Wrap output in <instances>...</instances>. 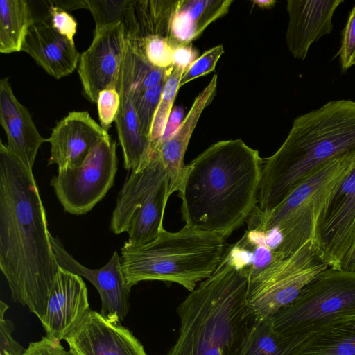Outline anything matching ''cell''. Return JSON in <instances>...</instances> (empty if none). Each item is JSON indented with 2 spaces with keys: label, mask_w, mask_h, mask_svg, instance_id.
<instances>
[{
  "label": "cell",
  "mask_w": 355,
  "mask_h": 355,
  "mask_svg": "<svg viewBox=\"0 0 355 355\" xmlns=\"http://www.w3.org/2000/svg\"><path fill=\"white\" fill-rule=\"evenodd\" d=\"M59 266L33 170L0 141V269L15 302L41 321Z\"/></svg>",
  "instance_id": "cell-1"
},
{
  "label": "cell",
  "mask_w": 355,
  "mask_h": 355,
  "mask_svg": "<svg viewBox=\"0 0 355 355\" xmlns=\"http://www.w3.org/2000/svg\"><path fill=\"white\" fill-rule=\"evenodd\" d=\"M263 159L240 139L218 141L185 165L178 190L185 226L225 239L252 214Z\"/></svg>",
  "instance_id": "cell-2"
},
{
  "label": "cell",
  "mask_w": 355,
  "mask_h": 355,
  "mask_svg": "<svg viewBox=\"0 0 355 355\" xmlns=\"http://www.w3.org/2000/svg\"><path fill=\"white\" fill-rule=\"evenodd\" d=\"M249 254L228 245L212 275L179 304V334L166 355H240L256 319L248 300Z\"/></svg>",
  "instance_id": "cell-3"
},
{
  "label": "cell",
  "mask_w": 355,
  "mask_h": 355,
  "mask_svg": "<svg viewBox=\"0 0 355 355\" xmlns=\"http://www.w3.org/2000/svg\"><path fill=\"white\" fill-rule=\"evenodd\" d=\"M355 153V102L332 101L297 117L279 148L263 159L256 209L268 212L328 162Z\"/></svg>",
  "instance_id": "cell-4"
},
{
  "label": "cell",
  "mask_w": 355,
  "mask_h": 355,
  "mask_svg": "<svg viewBox=\"0 0 355 355\" xmlns=\"http://www.w3.org/2000/svg\"><path fill=\"white\" fill-rule=\"evenodd\" d=\"M227 247L223 236L185 225L175 232L164 230L145 245L126 241L120 257L125 283L131 290L141 281L175 282L191 292L212 275Z\"/></svg>",
  "instance_id": "cell-5"
},
{
  "label": "cell",
  "mask_w": 355,
  "mask_h": 355,
  "mask_svg": "<svg viewBox=\"0 0 355 355\" xmlns=\"http://www.w3.org/2000/svg\"><path fill=\"white\" fill-rule=\"evenodd\" d=\"M355 164V153L335 159L315 171L272 210L256 208L248 231L273 234L272 249L286 257L313 241L315 226L327 198Z\"/></svg>",
  "instance_id": "cell-6"
},
{
  "label": "cell",
  "mask_w": 355,
  "mask_h": 355,
  "mask_svg": "<svg viewBox=\"0 0 355 355\" xmlns=\"http://www.w3.org/2000/svg\"><path fill=\"white\" fill-rule=\"evenodd\" d=\"M271 318L279 334L306 338L331 327L355 322V272L328 267Z\"/></svg>",
  "instance_id": "cell-7"
},
{
  "label": "cell",
  "mask_w": 355,
  "mask_h": 355,
  "mask_svg": "<svg viewBox=\"0 0 355 355\" xmlns=\"http://www.w3.org/2000/svg\"><path fill=\"white\" fill-rule=\"evenodd\" d=\"M328 267L310 241L289 256L248 273L249 305L255 318L272 316L288 305Z\"/></svg>",
  "instance_id": "cell-8"
},
{
  "label": "cell",
  "mask_w": 355,
  "mask_h": 355,
  "mask_svg": "<svg viewBox=\"0 0 355 355\" xmlns=\"http://www.w3.org/2000/svg\"><path fill=\"white\" fill-rule=\"evenodd\" d=\"M116 171V142L109 137L100 141L78 166L58 170L50 184L64 211L82 215L106 195Z\"/></svg>",
  "instance_id": "cell-9"
},
{
  "label": "cell",
  "mask_w": 355,
  "mask_h": 355,
  "mask_svg": "<svg viewBox=\"0 0 355 355\" xmlns=\"http://www.w3.org/2000/svg\"><path fill=\"white\" fill-rule=\"evenodd\" d=\"M313 242L322 260L334 268H340L355 246V164L322 207Z\"/></svg>",
  "instance_id": "cell-10"
},
{
  "label": "cell",
  "mask_w": 355,
  "mask_h": 355,
  "mask_svg": "<svg viewBox=\"0 0 355 355\" xmlns=\"http://www.w3.org/2000/svg\"><path fill=\"white\" fill-rule=\"evenodd\" d=\"M125 45L123 22L94 32L92 42L80 54L78 65L83 95L90 102L96 103L104 89H117Z\"/></svg>",
  "instance_id": "cell-11"
},
{
  "label": "cell",
  "mask_w": 355,
  "mask_h": 355,
  "mask_svg": "<svg viewBox=\"0 0 355 355\" xmlns=\"http://www.w3.org/2000/svg\"><path fill=\"white\" fill-rule=\"evenodd\" d=\"M51 242L59 266L89 280L98 292L101 300L100 313L107 320L121 323L129 311V295L116 251L103 267L92 269L80 263L64 248L60 241L51 234Z\"/></svg>",
  "instance_id": "cell-12"
},
{
  "label": "cell",
  "mask_w": 355,
  "mask_h": 355,
  "mask_svg": "<svg viewBox=\"0 0 355 355\" xmlns=\"http://www.w3.org/2000/svg\"><path fill=\"white\" fill-rule=\"evenodd\" d=\"M90 311L88 292L82 277L60 268L49 291L40 321L46 336L64 340Z\"/></svg>",
  "instance_id": "cell-13"
},
{
  "label": "cell",
  "mask_w": 355,
  "mask_h": 355,
  "mask_svg": "<svg viewBox=\"0 0 355 355\" xmlns=\"http://www.w3.org/2000/svg\"><path fill=\"white\" fill-rule=\"evenodd\" d=\"M117 90L121 102L114 123L123 152L124 167L132 172H138L149 162L150 141L141 131L136 112L133 53L127 39Z\"/></svg>",
  "instance_id": "cell-14"
},
{
  "label": "cell",
  "mask_w": 355,
  "mask_h": 355,
  "mask_svg": "<svg viewBox=\"0 0 355 355\" xmlns=\"http://www.w3.org/2000/svg\"><path fill=\"white\" fill-rule=\"evenodd\" d=\"M64 340L71 355H148L132 331L92 310Z\"/></svg>",
  "instance_id": "cell-15"
},
{
  "label": "cell",
  "mask_w": 355,
  "mask_h": 355,
  "mask_svg": "<svg viewBox=\"0 0 355 355\" xmlns=\"http://www.w3.org/2000/svg\"><path fill=\"white\" fill-rule=\"evenodd\" d=\"M109 137L87 112H69L58 122L48 139L51 144L48 164H57L58 170L76 168L100 141Z\"/></svg>",
  "instance_id": "cell-16"
},
{
  "label": "cell",
  "mask_w": 355,
  "mask_h": 355,
  "mask_svg": "<svg viewBox=\"0 0 355 355\" xmlns=\"http://www.w3.org/2000/svg\"><path fill=\"white\" fill-rule=\"evenodd\" d=\"M343 0H289L288 24L285 40L292 55L301 60L309 48L333 30L332 18Z\"/></svg>",
  "instance_id": "cell-17"
},
{
  "label": "cell",
  "mask_w": 355,
  "mask_h": 355,
  "mask_svg": "<svg viewBox=\"0 0 355 355\" xmlns=\"http://www.w3.org/2000/svg\"><path fill=\"white\" fill-rule=\"evenodd\" d=\"M21 51L56 79L73 73L80 55L74 41L60 34L46 20H36L31 26Z\"/></svg>",
  "instance_id": "cell-18"
},
{
  "label": "cell",
  "mask_w": 355,
  "mask_h": 355,
  "mask_svg": "<svg viewBox=\"0 0 355 355\" xmlns=\"http://www.w3.org/2000/svg\"><path fill=\"white\" fill-rule=\"evenodd\" d=\"M0 123L8 150L33 170L37 151L48 139L40 135L28 110L15 97L8 78L0 80Z\"/></svg>",
  "instance_id": "cell-19"
},
{
  "label": "cell",
  "mask_w": 355,
  "mask_h": 355,
  "mask_svg": "<svg viewBox=\"0 0 355 355\" xmlns=\"http://www.w3.org/2000/svg\"><path fill=\"white\" fill-rule=\"evenodd\" d=\"M217 91V76L195 98L178 128L168 138L159 141L150 153L164 166L168 179L171 195L178 191L185 165L184 157L193 130L204 110L214 100Z\"/></svg>",
  "instance_id": "cell-20"
},
{
  "label": "cell",
  "mask_w": 355,
  "mask_h": 355,
  "mask_svg": "<svg viewBox=\"0 0 355 355\" xmlns=\"http://www.w3.org/2000/svg\"><path fill=\"white\" fill-rule=\"evenodd\" d=\"M166 176L164 166L155 156L150 157L148 164L144 168L132 172L118 196L110 221L112 232L119 234L127 232L135 210Z\"/></svg>",
  "instance_id": "cell-21"
},
{
  "label": "cell",
  "mask_w": 355,
  "mask_h": 355,
  "mask_svg": "<svg viewBox=\"0 0 355 355\" xmlns=\"http://www.w3.org/2000/svg\"><path fill=\"white\" fill-rule=\"evenodd\" d=\"M233 0H179L169 39L175 46L191 44L212 22L226 15Z\"/></svg>",
  "instance_id": "cell-22"
},
{
  "label": "cell",
  "mask_w": 355,
  "mask_h": 355,
  "mask_svg": "<svg viewBox=\"0 0 355 355\" xmlns=\"http://www.w3.org/2000/svg\"><path fill=\"white\" fill-rule=\"evenodd\" d=\"M178 1L130 0L123 22L126 37L130 40L156 36L169 39L171 23Z\"/></svg>",
  "instance_id": "cell-23"
},
{
  "label": "cell",
  "mask_w": 355,
  "mask_h": 355,
  "mask_svg": "<svg viewBox=\"0 0 355 355\" xmlns=\"http://www.w3.org/2000/svg\"><path fill=\"white\" fill-rule=\"evenodd\" d=\"M170 196L168 179L166 176L132 214L126 232L129 243H149L164 230L163 220Z\"/></svg>",
  "instance_id": "cell-24"
},
{
  "label": "cell",
  "mask_w": 355,
  "mask_h": 355,
  "mask_svg": "<svg viewBox=\"0 0 355 355\" xmlns=\"http://www.w3.org/2000/svg\"><path fill=\"white\" fill-rule=\"evenodd\" d=\"M35 22L31 1H0V52H19L26 35Z\"/></svg>",
  "instance_id": "cell-25"
},
{
  "label": "cell",
  "mask_w": 355,
  "mask_h": 355,
  "mask_svg": "<svg viewBox=\"0 0 355 355\" xmlns=\"http://www.w3.org/2000/svg\"><path fill=\"white\" fill-rule=\"evenodd\" d=\"M308 338L279 334L271 316L256 318L240 355H291Z\"/></svg>",
  "instance_id": "cell-26"
},
{
  "label": "cell",
  "mask_w": 355,
  "mask_h": 355,
  "mask_svg": "<svg viewBox=\"0 0 355 355\" xmlns=\"http://www.w3.org/2000/svg\"><path fill=\"white\" fill-rule=\"evenodd\" d=\"M291 355H355V322L312 334Z\"/></svg>",
  "instance_id": "cell-27"
},
{
  "label": "cell",
  "mask_w": 355,
  "mask_h": 355,
  "mask_svg": "<svg viewBox=\"0 0 355 355\" xmlns=\"http://www.w3.org/2000/svg\"><path fill=\"white\" fill-rule=\"evenodd\" d=\"M186 70L173 65L164 83L150 131V153L161 140L173 110V103L180 88V82Z\"/></svg>",
  "instance_id": "cell-28"
},
{
  "label": "cell",
  "mask_w": 355,
  "mask_h": 355,
  "mask_svg": "<svg viewBox=\"0 0 355 355\" xmlns=\"http://www.w3.org/2000/svg\"><path fill=\"white\" fill-rule=\"evenodd\" d=\"M127 40L135 52L153 67L165 69L173 68L175 46L168 38L156 36L137 40Z\"/></svg>",
  "instance_id": "cell-29"
},
{
  "label": "cell",
  "mask_w": 355,
  "mask_h": 355,
  "mask_svg": "<svg viewBox=\"0 0 355 355\" xmlns=\"http://www.w3.org/2000/svg\"><path fill=\"white\" fill-rule=\"evenodd\" d=\"M130 1V0H85V8L91 12L95 21L94 31L123 22Z\"/></svg>",
  "instance_id": "cell-30"
},
{
  "label": "cell",
  "mask_w": 355,
  "mask_h": 355,
  "mask_svg": "<svg viewBox=\"0 0 355 355\" xmlns=\"http://www.w3.org/2000/svg\"><path fill=\"white\" fill-rule=\"evenodd\" d=\"M165 82L166 80L161 82L159 84L144 91L138 96H135L134 94L135 105L140 129L142 134L149 140L153 121L161 99Z\"/></svg>",
  "instance_id": "cell-31"
},
{
  "label": "cell",
  "mask_w": 355,
  "mask_h": 355,
  "mask_svg": "<svg viewBox=\"0 0 355 355\" xmlns=\"http://www.w3.org/2000/svg\"><path fill=\"white\" fill-rule=\"evenodd\" d=\"M223 53V45H218L206 51L197 58L182 76L180 87L214 71L216 63Z\"/></svg>",
  "instance_id": "cell-32"
},
{
  "label": "cell",
  "mask_w": 355,
  "mask_h": 355,
  "mask_svg": "<svg viewBox=\"0 0 355 355\" xmlns=\"http://www.w3.org/2000/svg\"><path fill=\"white\" fill-rule=\"evenodd\" d=\"M120 95L116 88L101 91L97 99V108L100 125L108 132L113 122H115L119 107Z\"/></svg>",
  "instance_id": "cell-33"
},
{
  "label": "cell",
  "mask_w": 355,
  "mask_h": 355,
  "mask_svg": "<svg viewBox=\"0 0 355 355\" xmlns=\"http://www.w3.org/2000/svg\"><path fill=\"white\" fill-rule=\"evenodd\" d=\"M342 72L355 65V5L342 31L341 45L338 53Z\"/></svg>",
  "instance_id": "cell-34"
},
{
  "label": "cell",
  "mask_w": 355,
  "mask_h": 355,
  "mask_svg": "<svg viewBox=\"0 0 355 355\" xmlns=\"http://www.w3.org/2000/svg\"><path fill=\"white\" fill-rule=\"evenodd\" d=\"M46 3V14L41 20H46L57 32L73 41L77 29L75 19L66 10L54 5L51 1H47Z\"/></svg>",
  "instance_id": "cell-35"
},
{
  "label": "cell",
  "mask_w": 355,
  "mask_h": 355,
  "mask_svg": "<svg viewBox=\"0 0 355 355\" xmlns=\"http://www.w3.org/2000/svg\"><path fill=\"white\" fill-rule=\"evenodd\" d=\"M8 306L3 302H0V355H22L25 351L12 337L14 326L11 321L5 317Z\"/></svg>",
  "instance_id": "cell-36"
},
{
  "label": "cell",
  "mask_w": 355,
  "mask_h": 355,
  "mask_svg": "<svg viewBox=\"0 0 355 355\" xmlns=\"http://www.w3.org/2000/svg\"><path fill=\"white\" fill-rule=\"evenodd\" d=\"M22 355H71L61 345L60 341L47 336L32 342Z\"/></svg>",
  "instance_id": "cell-37"
},
{
  "label": "cell",
  "mask_w": 355,
  "mask_h": 355,
  "mask_svg": "<svg viewBox=\"0 0 355 355\" xmlns=\"http://www.w3.org/2000/svg\"><path fill=\"white\" fill-rule=\"evenodd\" d=\"M196 53L191 44L177 45L174 49L173 65L178 66L187 71L196 59Z\"/></svg>",
  "instance_id": "cell-38"
},
{
  "label": "cell",
  "mask_w": 355,
  "mask_h": 355,
  "mask_svg": "<svg viewBox=\"0 0 355 355\" xmlns=\"http://www.w3.org/2000/svg\"><path fill=\"white\" fill-rule=\"evenodd\" d=\"M183 110L180 107L173 109L168 118L164 133L161 141L168 138L178 128L182 122Z\"/></svg>",
  "instance_id": "cell-39"
},
{
  "label": "cell",
  "mask_w": 355,
  "mask_h": 355,
  "mask_svg": "<svg viewBox=\"0 0 355 355\" xmlns=\"http://www.w3.org/2000/svg\"><path fill=\"white\" fill-rule=\"evenodd\" d=\"M51 2L66 11L85 8V0H55L51 1Z\"/></svg>",
  "instance_id": "cell-40"
},
{
  "label": "cell",
  "mask_w": 355,
  "mask_h": 355,
  "mask_svg": "<svg viewBox=\"0 0 355 355\" xmlns=\"http://www.w3.org/2000/svg\"><path fill=\"white\" fill-rule=\"evenodd\" d=\"M340 268L355 272V246L344 259Z\"/></svg>",
  "instance_id": "cell-41"
},
{
  "label": "cell",
  "mask_w": 355,
  "mask_h": 355,
  "mask_svg": "<svg viewBox=\"0 0 355 355\" xmlns=\"http://www.w3.org/2000/svg\"><path fill=\"white\" fill-rule=\"evenodd\" d=\"M253 3H255L256 5H257L260 8H269L273 6L276 3V1H272V0H263V1L255 0V1H253Z\"/></svg>",
  "instance_id": "cell-42"
},
{
  "label": "cell",
  "mask_w": 355,
  "mask_h": 355,
  "mask_svg": "<svg viewBox=\"0 0 355 355\" xmlns=\"http://www.w3.org/2000/svg\"><path fill=\"white\" fill-rule=\"evenodd\" d=\"M6 355H9V354H6Z\"/></svg>",
  "instance_id": "cell-43"
}]
</instances>
